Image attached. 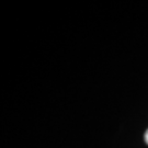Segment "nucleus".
<instances>
[{
  "mask_svg": "<svg viewBox=\"0 0 148 148\" xmlns=\"http://www.w3.org/2000/svg\"><path fill=\"white\" fill-rule=\"evenodd\" d=\"M144 138H145V142L147 143L148 145V130L146 131V133H145V135H144Z\"/></svg>",
  "mask_w": 148,
  "mask_h": 148,
  "instance_id": "1",
  "label": "nucleus"
}]
</instances>
